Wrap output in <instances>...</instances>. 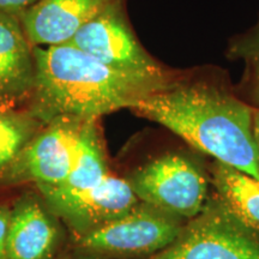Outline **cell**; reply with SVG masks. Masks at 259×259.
I'll list each match as a JSON object with an SVG mask.
<instances>
[{
    "instance_id": "1",
    "label": "cell",
    "mask_w": 259,
    "mask_h": 259,
    "mask_svg": "<svg viewBox=\"0 0 259 259\" xmlns=\"http://www.w3.org/2000/svg\"><path fill=\"white\" fill-rule=\"evenodd\" d=\"M34 57L36 77L27 111L45 125L63 116L99 119L132 108L180 77L121 72L71 44L34 47Z\"/></svg>"
},
{
    "instance_id": "2",
    "label": "cell",
    "mask_w": 259,
    "mask_h": 259,
    "mask_svg": "<svg viewBox=\"0 0 259 259\" xmlns=\"http://www.w3.org/2000/svg\"><path fill=\"white\" fill-rule=\"evenodd\" d=\"M132 111L157 122L193 148L259 180L253 111L219 87L178 78Z\"/></svg>"
},
{
    "instance_id": "3",
    "label": "cell",
    "mask_w": 259,
    "mask_h": 259,
    "mask_svg": "<svg viewBox=\"0 0 259 259\" xmlns=\"http://www.w3.org/2000/svg\"><path fill=\"white\" fill-rule=\"evenodd\" d=\"M148 259H259V233L216 194L176 240Z\"/></svg>"
},
{
    "instance_id": "4",
    "label": "cell",
    "mask_w": 259,
    "mask_h": 259,
    "mask_svg": "<svg viewBox=\"0 0 259 259\" xmlns=\"http://www.w3.org/2000/svg\"><path fill=\"white\" fill-rule=\"evenodd\" d=\"M186 220L139 202L125 215L78 236L80 248L102 257L154 255L168 247Z\"/></svg>"
},
{
    "instance_id": "5",
    "label": "cell",
    "mask_w": 259,
    "mask_h": 259,
    "mask_svg": "<svg viewBox=\"0 0 259 259\" xmlns=\"http://www.w3.org/2000/svg\"><path fill=\"white\" fill-rule=\"evenodd\" d=\"M130 185L141 202L186 220L198 215L208 199V179L197 162L168 154L132 174Z\"/></svg>"
},
{
    "instance_id": "6",
    "label": "cell",
    "mask_w": 259,
    "mask_h": 259,
    "mask_svg": "<svg viewBox=\"0 0 259 259\" xmlns=\"http://www.w3.org/2000/svg\"><path fill=\"white\" fill-rule=\"evenodd\" d=\"M67 44L121 72L147 77L176 74L142 46L128 23L124 3L111 6L83 25Z\"/></svg>"
},
{
    "instance_id": "7",
    "label": "cell",
    "mask_w": 259,
    "mask_h": 259,
    "mask_svg": "<svg viewBox=\"0 0 259 259\" xmlns=\"http://www.w3.org/2000/svg\"><path fill=\"white\" fill-rule=\"evenodd\" d=\"M38 189L50 208L64 219L78 236L120 218L141 202L128 180L111 174L88 189Z\"/></svg>"
},
{
    "instance_id": "8",
    "label": "cell",
    "mask_w": 259,
    "mask_h": 259,
    "mask_svg": "<svg viewBox=\"0 0 259 259\" xmlns=\"http://www.w3.org/2000/svg\"><path fill=\"white\" fill-rule=\"evenodd\" d=\"M84 119L57 118L29 142L9 170L38 187H58L69 178L74 143Z\"/></svg>"
},
{
    "instance_id": "9",
    "label": "cell",
    "mask_w": 259,
    "mask_h": 259,
    "mask_svg": "<svg viewBox=\"0 0 259 259\" xmlns=\"http://www.w3.org/2000/svg\"><path fill=\"white\" fill-rule=\"evenodd\" d=\"M34 47L19 18L0 12V109L23 111L35 88Z\"/></svg>"
},
{
    "instance_id": "10",
    "label": "cell",
    "mask_w": 259,
    "mask_h": 259,
    "mask_svg": "<svg viewBox=\"0 0 259 259\" xmlns=\"http://www.w3.org/2000/svg\"><path fill=\"white\" fill-rule=\"evenodd\" d=\"M125 0H40L19 18L32 47L72 40L83 25Z\"/></svg>"
},
{
    "instance_id": "11",
    "label": "cell",
    "mask_w": 259,
    "mask_h": 259,
    "mask_svg": "<svg viewBox=\"0 0 259 259\" xmlns=\"http://www.w3.org/2000/svg\"><path fill=\"white\" fill-rule=\"evenodd\" d=\"M58 245V228L36 199L19 200L11 212L6 259H51Z\"/></svg>"
},
{
    "instance_id": "12",
    "label": "cell",
    "mask_w": 259,
    "mask_h": 259,
    "mask_svg": "<svg viewBox=\"0 0 259 259\" xmlns=\"http://www.w3.org/2000/svg\"><path fill=\"white\" fill-rule=\"evenodd\" d=\"M109 176L105 150L97 128V119H84L80 122L74 143L71 170L64 185L71 190L88 189Z\"/></svg>"
},
{
    "instance_id": "13",
    "label": "cell",
    "mask_w": 259,
    "mask_h": 259,
    "mask_svg": "<svg viewBox=\"0 0 259 259\" xmlns=\"http://www.w3.org/2000/svg\"><path fill=\"white\" fill-rule=\"evenodd\" d=\"M211 176L220 198L259 233V180L218 161L212 164Z\"/></svg>"
},
{
    "instance_id": "14",
    "label": "cell",
    "mask_w": 259,
    "mask_h": 259,
    "mask_svg": "<svg viewBox=\"0 0 259 259\" xmlns=\"http://www.w3.org/2000/svg\"><path fill=\"white\" fill-rule=\"evenodd\" d=\"M44 126L28 111L0 109V174L9 171L19 154Z\"/></svg>"
},
{
    "instance_id": "15",
    "label": "cell",
    "mask_w": 259,
    "mask_h": 259,
    "mask_svg": "<svg viewBox=\"0 0 259 259\" xmlns=\"http://www.w3.org/2000/svg\"><path fill=\"white\" fill-rule=\"evenodd\" d=\"M233 58H241L248 63L259 65V27L248 36L239 38L231 47Z\"/></svg>"
},
{
    "instance_id": "16",
    "label": "cell",
    "mask_w": 259,
    "mask_h": 259,
    "mask_svg": "<svg viewBox=\"0 0 259 259\" xmlns=\"http://www.w3.org/2000/svg\"><path fill=\"white\" fill-rule=\"evenodd\" d=\"M40 0H0V12L21 18Z\"/></svg>"
},
{
    "instance_id": "17",
    "label": "cell",
    "mask_w": 259,
    "mask_h": 259,
    "mask_svg": "<svg viewBox=\"0 0 259 259\" xmlns=\"http://www.w3.org/2000/svg\"><path fill=\"white\" fill-rule=\"evenodd\" d=\"M11 212L12 210L5 208V206L0 208V259H6V245H8Z\"/></svg>"
},
{
    "instance_id": "18",
    "label": "cell",
    "mask_w": 259,
    "mask_h": 259,
    "mask_svg": "<svg viewBox=\"0 0 259 259\" xmlns=\"http://www.w3.org/2000/svg\"><path fill=\"white\" fill-rule=\"evenodd\" d=\"M253 137L259 157V111L253 112Z\"/></svg>"
},
{
    "instance_id": "19",
    "label": "cell",
    "mask_w": 259,
    "mask_h": 259,
    "mask_svg": "<svg viewBox=\"0 0 259 259\" xmlns=\"http://www.w3.org/2000/svg\"><path fill=\"white\" fill-rule=\"evenodd\" d=\"M257 67V73H255V97L259 102V65H255Z\"/></svg>"
}]
</instances>
